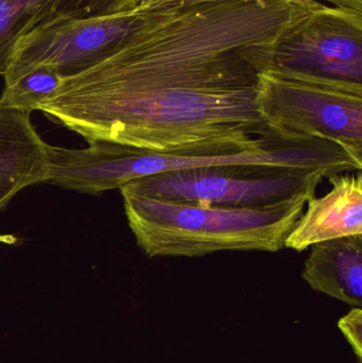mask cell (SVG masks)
Here are the masks:
<instances>
[{
	"label": "cell",
	"mask_w": 362,
	"mask_h": 363,
	"mask_svg": "<svg viewBox=\"0 0 362 363\" xmlns=\"http://www.w3.org/2000/svg\"><path fill=\"white\" fill-rule=\"evenodd\" d=\"M272 69L362 85V13L315 6L278 38Z\"/></svg>",
	"instance_id": "6"
},
{
	"label": "cell",
	"mask_w": 362,
	"mask_h": 363,
	"mask_svg": "<svg viewBox=\"0 0 362 363\" xmlns=\"http://www.w3.org/2000/svg\"><path fill=\"white\" fill-rule=\"evenodd\" d=\"M302 277L315 291L350 305H362V235L312 245Z\"/></svg>",
	"instance_id": "9"
},
{
	"label": "cell",
	"mask_w": 362,
	"mask_h": 363,
	"mask_svg": "<svg viewBox=\"0 0 362 363\" xmlns=\"http://www.w3.org/2000/svg\"><path fill=\"white\" fill-rule=\"evenodd\" d=\"M321 2L155 4L101 59L38 106L87 140L155 153L235 155L284 136L259 110L282 34Z\"/></svg>",
	"instance_id": "1"
},
{
	"label": "cell",
	"mask_w": 362,
	"mask_h": 363,
	"mask_svg": "<svg viewBox=\"0 0 362 363\" xmlns=\"http://www.w3.org/2000/svg\"><path fill=\"white\" fill-rule=\"evenodd\" d=\"M203 1H215V0H142L140 2L148 6H155V4H191ZM284 1L310 2V4L320 2L319 0H284Z\"/></svg>",
	"instance_id": "14"
},
{
	"label": "cell",
	"mask_w": 362,
	"mask_h": 363,
	"mask_svg": "<svg viewBox=\"0 0 362 363\" xmlns=\"http://www.w3.org/2000/svg\"><path fill=\"white\" fill-rule=\"evenodd\" d=\"M48 146L32 125L30 113L0 102V209L23 188L46 183Z\"/></svg>",
	"instance_id": "8"
},
{
	"label": "cell",
	"mask_w": 362,
	"mask_h": 363,
	"mask_svg": "<svg viewBox=\"0 0 362 363\" xmlns=\"http://www.w3.org/2000/svg\"><path fill=\"white\" fill-rule=\"evenodd\" d=\"M150 11V6L140 2L133 10L115 14L55 13L15 43L4 76L6 85L38 68L55 70L62 77L85 69L137 27Z\"/></svg>",
	"instance_id": "5"
},
{
	"label": "cell",
	"mask_w": 362,
	"mask_h": 363,
	"mask_svg": "<svg viewBox=\"0 0 362 363\" xmlns=\"http://www.w3.org/2000/svg\"><path fill=\"white\" fill-rule=\"evenodd\" d=\"M259 110L284 138L331 140L362 159V85L271 68L261 78Z\"/></svg>",
	"instance_id": "4"
},
{
	"label": "cell",
	"mask_w": 362,
	"mask_h": 363,
	"mask_svg": "<svg viewBox=\"0 0 362 363\" xmlns=\"http://www.w3.org/2000/svg\"><path fill=\"white\" fill-rule=\"evenodd\" d=\"M332 188L310 199L285 240V247L303 252L331 239L362 235L361 172L329 178Z\"/></svg>",
	"instance_id": "7"
},
{
	"label": "cell",
	"mask_w": 362,
	"mask_h": 363,
	"mask_svg": "<svg viewBox=\"0 0 362 363\" xmlns=\"http://www.w3.org/2000/svg\"><path fill=\"white\" fill-rule=\"evenodd\" d=\"M323 4L337 8L349 9V10L357 11L362 13V0H319Z\"/></svg>",
	"instance_id": "15"
},
{
	"label": "cell",
	"mask_w": 362,
	"mask_h": 363,
	"mask_svg": "<svg viewBox=\"0 0 362 363\" xmlns=\"http://www.w3.org/2000/svg\"><path fill=\"white\" fill-rule=\"evenodd\" d=\"M63 0H0V76L8 69L15 43L57 13Z\"/></svg>",
	"instance_id": "10"
},
{
	"label": "cell",
	"mask_w": 362,
	"mask_h": 363,
	"mask_svg": "<svg viewBox=\"0 0 362 363\" xmlns=\"http://www.w3.org/2000/svg\"><path fill=\"white\" fill-rule=\"evenodd\" d=\"M142 0H63L57 14L68 16L108 15L133 10Z\"/></svg>",
	"instance_id": "12"
},
{
	"label": "cell",
	"mask_w": 362,
	"mask_h": 363,
	"mask_svg": "<svg viewBox=\"0 0 362 363\" xmlns=\"http://www.w3.org/2000/svg\"><path fill=\"white\" fill-rule=\"evenodd\" d=\"M138 247L148 257H203L223 251L269 252L285 240L316 192L264 208L174 202L121 192Z\"/></svg>",
	"instance_id": "2"
},
{
	"label": "cell",
	"mask_w": 362,
	"mask_h": 363,
	"mask_svg": "<svg viewBox=\"0 0 362 363\" xmlns=\"http://www.w3.org/2000/svg\"><path fill=\"white\" fill-rule=\"evenodd\" d=\"M15 242H16V238L12 235H0V243L14 245Z\"/></svg>",
	"instance_id": "16"
},
{
	"label": "cell",
	"mask_w": 362,
	"mask_h": 363,
	"mask_svg": "<svg viewBox=\"0 0 362 363\" xmlns=\"http://www.w3.org/2000/svg\"><path fill=\"white\" fill-rule=\"evenodd\" d=\"M340 330L346 337V340L353 347L358 363H361L362 356V311L361 308L354 307L348 315L338 322Z\"/></svg>",
	"instance_id": "13"
},
{
	"label": "cell",
	"mask_w": 362,
	"mask_h": 363,
	"mask_svg": "<svg viewBox=\"0 0 362 363\" xmlns=\"http://www.w3.org/2000/svg\"><path fill=\"white\" fill-rule=\"evenodd\" d=\"M62 78L61 74L48 68L32 70L12 84L4 86L0 102L9 108L33 112L57 91Z\"/></svg>",
	"instance_id": "11"
},
{
	"label": "cell",
	"mask_w": 362,
	"mask_h": 363,
	"mask_svg": "<svg viewBox=\"0 0 362 363\" xmlns=\"http://www.w3.org/2000/svg\"><path fill=\"white\" fill-rule=\"evenodd\" d=\"M327 169L259 165L212 166L159 172L129 182L121 192L225 207L264 208L306 192H316Z\"/></svg>",
	"instance_id": "3"
}]
</instances>
